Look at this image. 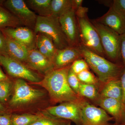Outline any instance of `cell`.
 Segmentation results:
<instances>
[{"instance_id":"1","label":"cell","mask_w":125,"mask_h":125,"mask_svg":"<svg viewBox=\"0 0 125 125\" xmlns=\"http://www.w3.org/2000/svg\"><path fill=\"white\" fill-rule=\"evenodd\" d=\"M71 65L54 69L38 83L48 91L52 101L55 103L79 102L83 98L75 93L68 83L67 75Z\"/></svg>"},{"instance_id":"2","label":"cell","mask_w":125,"mask_h":125,"mask_svg":"<svg viewBox=\"0 0 125 125\" xmlns=\"http://www.w3.org/2000/svg\"><path fill=\"white\" fill-rule=\"evenodd\" d=\"M80 48L83 58L96 74L102 84L112 80L120 79L125 69L123 64L108 60L82 45Z\"/></svg>"},{"instance_id":"3","label":"cell","mask_w":125,"mask_h":125,"mask_svg":"<svg viewBox=\"0 0 125 125\" xmlns=\"http://www.w3.org/2000/svg\"><path fill=\"white\" fill-rule=\"evenodd\" d=\"M34 31L36 34H46L52 38L57 49H64L70 46L59 20V17L50 15H38Z\"/></svg>"},{"instance_id":"4","label":"cell","mask_w":125,"mask_h":125,"mask_svg":"<svg viewBox=\"0 0 125 125\" xmlns=\"http://www.w3.org/2000/svg\"><path fill=\"white\" fill-rule=\"evenodd\" d=\"M91 21L98 33L106 57L115 63H119L122 60L121 35L94 20Z\"/></svg>"},{"instance_id":"5","label":"cell","mask_w":125,"mask_h":125,"mask_svg":"<svg viewBox=\"0 0 125 125\" xmlns=\"http://www.w3.org/2000/svg\"><path fill=\"white\" fill-rule=\"evenodd\" d=\"M44 94L43 91L31 87L24 80L16 79L7 106L10 109L24 106L38 101Z\"/></svg>"},{"instance_id":"6","label":"cell","mask_w":125,"mask_h":125,"mask_svg":"<svg viewBox=\"0 0 125 125\" xmlns=\"http://www.w3.org/2000/svg\"><path fill=\"white\" fill-rule=\"evenodd\" d=\"M77 18L81 45L96 54L106 57L98 33L88 16Z\"/></svg>"},{"instance_id":"7","label":"cell","mask_w":125,"mask_h":125,"mask_svg":"<svg viewBox=\"0 0 125 125\" xmlns=\"http://www.w3.org/2000/svg\"><path fill=\"white\" fill-rule=\"evenodd\" d=\"M0 65L4 68L8 74L11 77L35 83H40L42 80L38 74L27 66L8 55H0Z\"/></svg>"},{"instance_id":"8","label":"cell","mask_w":125,"mask_h":125,"mask_svg":"<svg viewBox=\"0 0 125 125\" xmlns=\"http://www.w3.org/2000/svg\"><path fill=\"white\" fill-rule=\"evenodd\" d=\"M81 125H114L110 122L114 118L105 110L87 101L85 98L81 103Z\"/></svg>"},{"instance_id":"9","label":"cell","mask_w":125,"mask_h":125,"mask_svg":"<svg viewBox=\"0 0 125 125\" xmlns=\"http://www.w3.org/2000/svg\"><path fill=\"white\" fill-rule=\"evenodd\" d=\"M5 7L15 16L22 25L34 29L38 16L31 10L23 0H7Z\"/></svg>"},{"instance_id":"10","label":"cell","mask_w":125,"mask_h":125,"mask_svg":"<svg viewBox=\"0 0 125 125\" xmlns=\"http://www.w3.org/2000/svg\"><path fill=\"white\" fill-rule=\"evenodd\" d=\"M80 102H66L57 106L50 107L45 111L58 118L73 122L77 125H81V103Z\"/></svg>"},{"instance_id":"11","label":"cell","mask_w":125,"mask_h":125,"mask_svg":"<svg viewBox=\"0 0 125 125\" xmlns=\"http://www.w3.org/2000/svg\"><path fill=\"white\" fill-rule=\"evenodd\" d=\"M59 20L70 46L80 47L78 20L73 8L60 16Z\"/></svg>"},{"instance_id":"12","label":"cell","mask_w":125,"mask_h":125,"mask_svg":"<svg viewBox=\"0 0 125 125\" xmlns=\"http://www.w3.org/2000/svg\"><path fill=\"white\" fill-rule=\"evenodd\" d=\"M1 31L6 37L22 44L29 51L36 48L37 35L28 27L7 28Z\"/></svg>"},{"instance_id":"13","label":"cell","mask_w":125,"mask_h":125,"mask_svg":"<svg viewBox=\"0 0 125 125\" xmlns=\"http://www.w3.org/2000/svg\"><path fill=\"white\" fill-rule=\"evenodd\" d=\"M95 102L101 108L111 115L115 123L125 125V105L123 102L115 99L100 97Z\"/></svg>"},{"instance_id":"14","label":"cell","mask_w":125,"mask_h":125,"mask_svg":"<svg viewBox=\"0 0 125 125\" xmlns=\"http://www.w3.org/2000/svg\"><path fill=\"white\" fill-rule=\"evenodd\" d=\"M83 58L80 47L69 46L64 49H57L52 62L54 69H60L71 65L74 61Z\"/></svg>"},{"instance_id":"15","label":"cell","mask_w":125,"mask_h":125,"mask_svg":"<svg viewBox=\"0 0 125 125\" xmlns=\"http://www.w3.org/2000/svg\"><path fill=\"white\" fill-rule=\"evenodd\" d=\"M25 63L31 70L45 75L54 69L52 62L41 54L37 48L29 51Z\"/></svg>"},{"instance_id":"16","label":"cell","mask_w":125,"mask_h":125,"mask_svg":"<svg viewBox=\"0 0 125 125\" xmlns=\"http://www.w3.org/2000/svg\"><path fill=\"white\" fill-rule=\"evenodd\" d=\"M94 20L109 27L120 35L125 33V18L112 7H109L108 11L102 16Z\"/></svg>"},{"instance_id":"17","label":"cell","mask_w":125,"mask_h":125,"mask_svg":"<svg viewBox=\"0 0 125 125\" xmlns=\"http://www.w3.org/2000/svg\"><path fill=\"white\" fill-rule=\"evenodd\" d=\"M99 91V97L115 99L123 102V90L120 79L112 80L105 83Z\"/></svg>"},{"instance_id":"18","label":"cell","mask_w":125,"mask_h":125,"mask_svg":"<svg viewBox=\"0 0 125 125\" xmlns=\"http://www.w3.org/2000/svg\"><path fill=\"white\" fill-rule=\"evenodd\" d=\"M5 37L7 43V55L15 60L25 63L28 58L29 50L20 43Z\"/></svg>"},{"instance_id":"19","label":"cell","mask_w":125,"mask_h":125,"mask_svg":"<svg viewBox=\"0 0 125 125\" xmlns=\"http://www.w3.org/2000/svg\"><path fill=\"white\" fill-rule=\"evenodd\" d=\"M52 0H27L28 6L41 16L51 15V5Z\"/></svg>"},{"instance_id":"20","label":"cell","mask_w":125,"mask_h":125,"mask_svg":"<svg viewBox=\"0 0 125 125\" xmlns=\"http://www.w3.org/2000/svg\"><path fill=\"white\" fill-rule=\"evenodd\" d=\"M39 117L31 125H71V121L58 118L46 111L39 113Z\"/></svg>"},{"instance_id":"21","label":"cell","mask_w":125,"mask_h":125,"mask_svg":"<svg viewBox=\"0 0 125 125\" xmlns=\"http://www.w3.org/2000/svg\"><path fill=\"white\" fill-rule=\"evenodd\" d=\"M22 25L15 16L0 6V30L7 28H16Z\"/></svg>"},{"instance_id":"22","label":"cell","mask_w":125,"mask_h":125,"mask_svg":"<svg viewBox=\"0 0 125 125\" xmlns=\"http://www.w3.org/2000/svg\"><path fill=\"white\" fill-rule=\"evenodd\" d=\"M73 8V0H52L51 15L59 17Z\"/></svg>"},{"instance_id":"23","label":"cell","mask_w":125,"mask_h":125,"mask_svg":"<svg viewBox=\"0 0 125 125\" xmlns=\"http://www.w3.org/2000/svg\"><path fill=\"white\" fill-rule=\"evenodd\" d=\"M14 84V81L10 78L0 81V102L7 106L13 93Z\"/></svg>"},{"instance_id":"24","label":"cell","mask_w":125,"mask_h":125,"mask_svg":"<svg viewBox=\"0 0 125 125\" xmlns=\"http://www.w3.org/2000/svg\"><path fill=\"white\" fill-rule=\"evenodd\" d=\"M78 94L81 97L96 102L99 97V90L97 85L81 83Z\"/></svg>"},{"instance_id":"25","label":"cell","mask_w":125,"mask_h":125,"mask_svg":"<svg viewBox=\"0 0 125 125\" xmlns=\"http://www.w3.org/2000/svg\"><path fill=\"white\" fill-rule=\"evenodd\" d=\"M39 117V114H11L12 125H31Z\"/></svg>"},{"instance_id":"26","label":"cell","mask_w":125,"mask_h":125,"mask_svg":"<svg viewBox=\"0 0 125 125\" xmlns=\"http://www.w3.org/2000/svg\"><path fill=\"white\" fill-rule=\"evenodd\" d=\"M80 83L97 85L99 83L98 78H96L89 70L84 71L77 74Z\"/></svg>"},{"instance_id":"27","label":"cell","mask_w":125,"mask_h":125,"mask_svg":"<svg viewBox=\"0 0 125 125\" xmlns=\"http://www.w3.org/2000/svg\"><path fill=\"white\" fill-rule=\"evenodd\" d=\"M37 36L48 50L53 58L57 49L52 38L46 34L42 33H38Z\"/></svg>"},{"instance_id":"28","label":"cell","mask_w":125,"mask_h":125,"mask_svg":"<svg viewBox=\"0 0 125 125\" xmlns=\"http://www.w3.org/2000/svg\"><path fill=\"white\" fill-rule=\"evenodd\" d=\"M89 66L83 58L78 59L72 63L71 70L76 74L84 71L89 70Z\"/></svg>"},{"instance_id":"29","label":"cell","mask_w":125,"mask_h":125,"mask_svg":"<svg viewBox=\"0 0 125 125\" xmlns=\"http://www.w3.org/2000/svg\"><path fill=\"white\" fill-rule=\"evenodd\" d=\"M108 6L125 18V0H108Z\"/></svg>"},{"instance_id":"30","label":"cell","mask_w":125,"mask_h":125,"mask_svg":"<svg viewBox=\"0 0 125 125\" xmlns=\"http://www.w3.org/2000/svg\"><path fill=\"white\" fill-rule=\"evenodd\" d=\"M67 81L72 89L75 93L78 94V91L81 83L78 79L77 74L72 71L71 69L69 71L67 75Z\"/></svg>"},{"instance_id":"31","label":"cell","mask_w":125,"mask_h":125,"mask_svg":"<svg viewBox=\"0 0 125 125\" xmlns=\"http://www.w3.org/2000/svg\"><path fill=\"white\" fill-rule=\"evenodd\" d=\"M36 46V48L41 54L52 62L53 56L52 55L46 48L42 44V43L37 36Z\"/></svg>"},{"instance_id":"32","label":"cell","mask_w":125,"mask_h":125,"mask_svg":"<svg viewBox=\"0 0 125 125\" xmlns=\"http://www.w3.org/2000/svg\"><path fill=\"white\" fill-rule=\"evenodd\" d=\"M7 55V51L5 36L0 30V55Z\"/></svg>"},{"instance_id":"33","label":"cell","mask_w":125,"mask_h":125,"mask_svg":"<svg viewBox=\"0 0 125 125\" xmlns=\"http://www.w3.org/2000/svg\"><path fill=\"white\" fill-rule=\"evenodd\" d=\"M11 114H0V125H12Z\"/></svg>"},{"instance_id":"34","label":"cell","mask_w":125,"mask_h":125,"mask_svg":"<svg viewBox=\"0 0 125 125\" xmlns=\"http://www.w3.org/2000/svg\"><path fill=\"white\" fill-rule=\"evenodd\" d=\"M121 53L122 60L125 69V33L121 35Z\"/></svg>"},{"instance_id":"35","label":"cell","mask_w":125,"mask_h":125,"mask_svg":"<svg viewBox=\"0 0 125 125\" xmlns=\"http://www.w3.org/2000/svg\"><path fill=\"white\" fill-rule=\"evenodd\" d=\"M88 8L81 6L75 10V14L78 18H83L87 16Z\"/></svg>"},{"instance_id":"36","label":"cell","mask_w":125,"mask_h":125,"mask_svg":"<svg viewBox=\"0 0 125 125\" xmlns=\"http://www.w3.org/2000/svg\"><path fill=\"white\" fill-rule=\"evenodd\" d=\"M123 90V102L125 105V69L120 78Z\"/></svg>"},{"instance_id":"37","label":"cell","mask_w":125,"mask_h":125,"mask_svg":"<svg viewBox=\"0 0 125 125\" xmlns=\"http://www.w3.org/2000/svg\"><path fill=\"white\" fill-rule=\"evenodd\" d=\"M10 111L7 106L0 102V114H11Z\"/></svg>"},{"instance_id":"38","label":"cell","mask_w":125,"mask_h":125,"mask_svg":"<svg viewBox=\"0 0 125 125\" xmlns=\"http://www.w3.org/2000/svg\"><path fill=\"white\" fill-rule=\"evenodd\" d=\"M83 2V0H73V8L75 11L82 6Z\"/></svg>"},{"instance_id":"39","label":"cell","mask_w":125,"mask_h":125,"mask_svg":"<svg viewBox=\"0 0 125 125\" xmlns=\"http://www.w3.org/2000/svg\"><path fill=\"white\" fill-rule=\"evenodd\" d=\"M9 78V77L5 74L0 68V81L5 80Z\"/></svg>"},{"instance_id":"40","label":"cell","mask_w":125,"mask_h":125,"mask_svg":"<svg viewBox=\"0 0 125 125\" xmlns=\"http://www.w3.org/2000/svg\"><path fill=\"white\" fill-rule=\"evenodd\" d=\"M114 125H117V124H116V123H114Z\"/></svg>"},{"instance_id":"41","label":"cell","mask_w":125,"mask_h":125,"mask_svg":"<svg viewBox=\"0 0 125 125\" xmlns=\"http://www.w3.org/2000/svg\"></svg>"}]
</instances>
